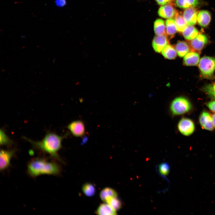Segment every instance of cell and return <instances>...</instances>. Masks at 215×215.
I'll return each mask as SVG.
<instances>
[{
	"mask_svg": "<svg viewBox=\"0 0 215 215\" xmlns=\"http://www.w3.org/2000/svg\"><path fill=\"white\" fill-rule=\"evenodd\" d=\"M66 135L60 136L52 133H47L40 141H35L24 137L36 148L48 154L60 161L62 160L58 153L62 148V142Z\"/></svg>",
	"mask_w": 215,
	"mask_h": 215,
	"instance_id": "1",
	"label": "cell"
},
{
	"mask_svg": "<svg viewBox=\"0 0 215 215\" xmlns=\"http://www.w3.org/2000/svg\"><path fill=\"white\" fill-rule=\"evenodd\" d=\"M27 172L31 177H36L43 175H57L61 172L59 164L43 158H37L31 160L28 163Z\"/></svg>",
	"mask_w": 215,
	"mask_h": 215,
	"instance_id": "2",
	"label": "cell"
},
{
	"mask_svg": "<svg viewBox=\"0 0 215 215\" xmlns=\"http://www.w3.org/2000/svg\"><path fill=\"white\" fill-rule=\"evenodd\" d=\"M170 108L173 115H179L190 112L192 109V105L187 98L179 96L175 98L172 101Z\"/></svg>",
	"mask_w": 215,
	"mask_h": 215,
	"instance_id": "3",
	"label": "cell"
},
{
	"mask_svg": "<svg viewBox=\"0 0 215 215\" xmlns=\"http://www.w3.org/2000/svg\"><path fill=\"white\" fill-rule=\"evenodd\" d=\"M199 67L203 77L210 79L215 70V58L208 56L202 57L199 63Z\"/></svg>",
	"mask_w": 215,
	"mask_h": 215,
	"instance_id": "4",
	"label": "cell"
},
{
	"mask_svg": "<svg viewBox=\"0 0 215 215\" xmlns=\"http://www.w3.org/2000/svg\"><path fill=\"white\" fill-rule=\"evenodd\" d=\"M178 130L185 136L191 135L194 132L195 127L192 120L187 118H183L179 121L177 125Z\"/></svg>",
	"mask_w": 215,
	"mask_h": 215,
	"instance_id": "5",
	"label": "cell"
},
{
	"mask_svg": "<svg viewBox=\"0 0 215 215\" xmlns=\"http://www.w3.org/2000/svg\"><path fill=\"white\" fill-rule=\"evenodd\" d=\"M15 153V149H1L0 153V170L3 171L10 165L11 160Z\"/></svg>",
	"mask_w": 215,
	"mask_h": 215,
	"instance_id": "6",
	"label": "cell"
},
{
	"mask_svg": "<svg viewBox=\"0 0 215 215\" xmlns=\"http://www.w3.org/2000/svg\"><path fill=\"white\" fill-rule=\"evenodd\" d=\"M67 128L72 134L76 137H81L85 133V126L84 122L81 120L72 122L68 125Z\"/></svg>",
	"mask_w": 215,
	"mask_h": 215,
	"instance_id": "7",
	"label": "cell"
},
{
	"mask_svg": "<svg viewBox=\"0 0 215 215\" xmlns=\"http://www.w3.org/2000/svg\"><path fill=\"white\" fill-rule=\"evenodd\" d=\"M199 121L203 129L212 131L214 129L212 115L208 111L204 110L200 114Z\"/></svg>",
	"mask_w": 215,
	"mask_h": 215,
	"instance_id": "8",
	"label": "cell"
},
{
	"mask_svg": "<svg viewBox=\"0 0 215 215\" xmlns=\"http://www.w3.org/2000/svg\"><path fill=\"white\" fill-rule=\"evenodd\" d=\"M171 2L162 6L159 9L158 13L161 17L167 19H174L178 12L173 7Z\"/></svg>",
	"mask_w": 215,
	"mask_h": 215,
	"instance_id": "9",
	"label": "cell"
},
{
	"mask_svg": "<svg viewBox=\"0 0 215 215\" xmlns=\"http://www.w3.org/2000/svg\"><path fill=\"white\" fill-rule=\"evenodd\" d=\"M208 41V39L205 35L200 34L191 40L190 44L194 50L199 51L202 50Z\"/></svg>",
	"mask_w": 215,
	"mask_h": 215,
	"instance_id": "10",
	"label": "cell"
},
{
	"mask_svg": "<svg viewBox=\"0 0 215 215\" xmlns=\"http://www.w3.org/2000/svg\"><path fill=\"white\" fill-rule=\"evenodd\" d=\"M198 12L193 7L186 9L184 11L183 16L188 25L193 26L197 22Z\"/></svg>",
	"mask_w": 215,
	"mask_h": 215,
	"instance_id": "11",
	"label": "cell"
},
{
	"mask_svg": "<svg viewBox=\"0 0 215 215\" xmlns=\"http://www.w3.org/2000/svg\"><path fill=\"white\" fill-rule=\"evenodd\" d=\"M168 43V41L166 35H157L153 39L152 46L156 52L160 53Z\"/></svg>",
	"mask_w": 215,
	"mask_h": 215,
	"instance_id": "12",
	"label": "cell"
},
{
	"mask_svg": "<svg viewBox=\"0 0 215 215\" xmlns=\"http://www.w3.org/2000/svg\"><path fill=\"white\" fill-rule=\"evenodd\" d=\"M200 60L199 54L195 52H189L185 56L183 60L186 66H195L197 65Z\"/></svg>",
	"mask_w": 215,
	"mask_h": 215,
	"instance_id": "13",
	"label": "cell"
},
{
	"mask_svg": "<svg viewBox=\"0 0 215 215\" xmlns=\"http://www.w3.org/2000/svg\"><path fill=\"white\" fill-rule=\"evenodd\" d=\"M211 20V14L208 11L201 10L198 13L197 22L200 26L203 27H207L209 24Z\"/></svg>",
	"mask_w": 215,
	"mask_h": 215,
	"instance_id": "14",
	"label": "cell"
},
{
	"mask_svg": "<svg viewBox=\"0 0 215 215\" xmlns=\"http://www.w3.org/2000/svg\"><path fill=\"white\" fill-rule=\"evenodd\" d=\"M95 213L97 214L101 215L117 214L116 211L106 202L101 204L98 207Z\"/></svg>",
	"mask_w": 215,
	"mask_h": 215,
	"instance_id": "15",
	"label": "cell"
},
{
	"mask_svg": "<svg viewBox=\"0 0 215 215\" xmlns=\"http://www.w3.org/2000/svg\"><path fill=\"white\" fill-rule=\"evenodd\" d=\"M174 4L177 7L182 9L194 8L199 4V0H174Z\"/></svg>",
	"mask_w": 215,
	"mask_h": 215,
	"instance_id": "16",
	"label": "cell"
},
{
	"mask_svg": "<svg viewBox=\"0 0 215 215\" xmlns=\"http://www.w3.org/2000/svg\"><path fill=\"white\" fill-rule=\"evenodd\" d=\"M175 49L177 55L181 57L184 56L190 50L188 44L183 41H178L176 44Z\"/></svg>",
	"mask_w": 215,
	"mask_h": 215,
	"instance_id": "17",
	"label": "cell"
},
{
	"mask_svg": "<svg viewBox=\"0 0 215 215\" xmlns=\"http://www.w3.org/2000/svg\"><path fill=\"white\" fill-rule=\"evenodd\" d=\"M154 30L157 35H166V25L164 21L160 19H156L154 23Z\"/></svg>",
	"mask_w": 215,
	"mask_h": 215,
	"instance_id": "18",
	"label": "cell"
},
{
	"mask_svg": "<svg viewBox=\"0 0 215 215\" xmlns=\"http://www.w3.org/2000/svg\"><path fill=\"white\" fill-rule=\"evenodd\" d=\"M182 32L184 38L188 40H192L199 34L197 29L192 25H188Z\"/></svg>",
	"mask_w": 215,
	"mask_h": 215,
	"instance_id": "19",
	"label": "cell"
},
{
	"mask_svg": "<svg viewBox=\"0 0 215 215\" xmlns=\"http://www.w3.org/2000/svg\"><path fill=\"white\" fill-rule=\"evenodd\" d=\"M117 192L113 189L110 187H106L101 191L99 196L100 199L103 202H106L109 198L112 197H117Z\"/></svg>",
	"mask_w": 215,
	"mask_h": 215,
	"instance_id": "20",
	"label": "cell"
},
{
	"mask_svg": "<svg viewBox=\"0 0 215 215\" xmlns=\"http://www.w3.org/2000/svg\"><path fill=\"white\" fill-rule=\"evenodd\" d=\"M161 52L163 56L168 59H174L176 56L177 53L175 49L168 44L164 48Z\"/></svg>",
	"mask_w": 215,
	"mask_h": 215,
	"instance_id": "21",
	"label": "cell"
},
{
	"mask_svg": "<svg viewBox=\"0 0 215 215\" xmlns=\"http://www.w3.org/2000/svg\"><path fill=\"white\" fill-rule=\"evenodd\" d=\"M166 34L169 36H173L177 31L174 19H168L165 21Z\"/></svg>",
	"mask_w": 215,
	"mask_h": 215,
	"instance_id": "22",
	"label": "cell"
},
{
	"mask_svg": "<svg viewBox=\"0 0 215 215\" xmlns=\"http://www.w3.org/2000/svg\"><path fill=\"white\" fill-rule=\"evenodd\" d=\"M174 19L177 31L179 32H182L188 26L183 16L179 14L178 12Z\"/></svg>",
	"mask_w": 215,
	"mask_h": 215,
	"instance_id": "23",
	"label": "cell"
},
{
	"mask_svg": "<svg viewBox=\"0 0 215 215\" xmlns=\"http://www.w3.org/2000/svg\"><path fill=\"white\" fill-rule=\"evenodd\" d=\"M82 190L84 194L86 196L91 197L94 195L96 189L95 186L90 183H86L83 185Z\"/></svg>",
	"mask_w": 215,
	"mask_h": 215,
	"instance_id": "24",
	"label": "cell"
},
{
	"mask_svg": "<svg viewBox=\"0 0 215 215\" xmlns=\"http://www.w3.org/2000/svg\"><path fill=\"white\" fill-rule=\"evenodd\" d=\"M202 90L209 97L215 100V82L206 85L202 88Z\"/></svg>",
	"mask_w": 215,
	"mask_h": 215,
	"instance_id": "25",
	"label": "cell"
},
{
	"mask_svg": "<svg viewBox=\"0 0 215 215\" xmlns=\"http://www.w3.org/2000/svg\"><path fill=\"white\" fill-rule=\"evenodd\" d=\"M105 202L109 204L116 211L119 210L122 206V202L117 197L109 198Z\"/></svg>",
	"mask_w": 215,
	"mask_h": 215,
	"instance_id": "26",
	"label": "cell"
},
{
	"mask_svg": "<svg viewBox=\"0 0 215 215\" xmlns=\"http://www.w3.org/2000/svg\"><path fill=\"white\" fill-rule=\"evenodd\" d=\"M0 144L1 145H9L13 144V141L6 135L4 130L1 129L0 131Z\"/></svg>",
	"mask_w": 215,
	"mask_h": 215,
	"instance_id": "27",
	"label": "cell"
},
{
	"mask_svg": "<svg viewBox=\"0 0 215 215\" xmlns=\"http://www.w3.org/2000/svg\"><path fill=\"white\" fill-rule=\"evenodd\" d=\"M170 170L169 165L166 162L160 164L159 166V170L160 173L163 176L167 175Z\"/></svg>",
	"mask_w": 215,
	"mask_h": 215,
	"instance_id": "28",
	"label": "cell"
},
{
	"mask_svg": "<svg viewBox=\"0 0 215 215\" xmlns=\"http://www.w3.org/2000/svg\"><path fill=\"white\" fill-rule=\"evenodd\" d=\"M206 105L211 111L215 113V100L206 103Z\"/></svg>",
	"mask_w": 215,
	"mask_h": 215,
	"instance_id": "29",
	"label": "cell"
},
{
	"mask_svg": "<svg viewBox=\"0 0 215 215\" xmlns=\"http://www.w3.org/2000/svg\"><path fill=\"white\" fill-rule=\"evenodd\" d=\"M55 2L56 4L60 7H64L67 4L66 0H56Z\"/></svg>",
	"mask_w": 215,
	"mask_h": 215,
	"instance_id": "30",
	"label": "cell"
},
{
	"mask_svg": "<svg viewBox=\"0 0 215 215\" xmlns=\"http://www.w3.org/2000/svg\"><path fill=\"white\" fill-rule=\"evenodd\" d=\"M172 0H156L157 4L159 5H163L171 2Z\"/></svg>",
	"mask_w": 215,
	"mask_h": 215,
	"instance_id": "31",
	"label": "cell"
},
{
	"mask_svg": "<svg viewBox=\"0 0 215 215\" xmlns=\"http://www.w3.org/2000/svg\"><path fill=\"white\" fill-rule=\"evenodd\" d=\"M213 125L214 127L215 128V113H214L212 115Z\"/></svg>",
	"mask_w": 215,
	"mask_h": 215,
	"instance_id": "32",
	"label": "cell"
}]
</instances>
